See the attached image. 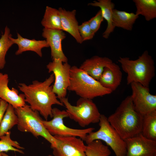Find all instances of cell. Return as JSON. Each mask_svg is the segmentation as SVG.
<instances>
[{
	"label": "cell",
	"mask_w": 156,
	"mask_h": 156,
	"mask_svg": "<svg viewBox=\"0 0 156 156\" xmlns=\"http://www.w3.org/2000/svg\"><path fill=\"white\" fill-rule=\"evenodd\" d=\"M54 81L52 73L43 82L36 80L29 85L20 83L18 85L19 90L24 95L25 102L33 110L39 113L46 120L49 116L52 117L53 105L64 106L53 92L51 85Z\"/></svg>",
	"instance_id": "cell-1"
},
{
	"label": "cell",
	"mask_w": 156,
	"mask_h": 156,
	"mask_svg": "<svg viewBox=\"0 0 156 156\" xmlns=\"http://www.w3.org/2000/svg\"><path fill=\"white\" fill-rule=\"evenodd\" d=\"M110 125L125 140L140 133L143 116L135 109L131 96H127L107 118Z\"/></svg>",
	"instance_id": "cell-2"
},
{
	"label": "cell",
	"mask_w": 156,
	"mask_h": 156,
	"mask_svg": "<svg viewBox=\"0 0 156 156\" xmlns=\"http://www.w3.org/2000/svg\"><path fill=\"white\" fill-rule=\"evenodd\" d=\"M118 61L127 74L128 85L136 82L149 87L151 80L155 76V68L154 61L147 51H144L135 60L120 57Z\"/></svg>",
	"instance_id": "cell-3"
},
{
	"label": "cell",
	"mask_w": 156,
	"mask_h": 156,
	"mask_svg": "<svg viewBox=\"0 0 156 156\" xmlns=\"http://www.w3.org/2000/svg\"><path fill=\"white\" fill-rule=\"evenodd\" d=\"M67 90L75 92L81 98L92 100L112 92L75 66L70 68V84Z\"/></svg>",
	"instance_id": "cell-4"
},
{
	"label": "cell",
	"mask_w": 156,
	"mask_h": 156,
	"mask_svg": "<svg viewBox=\"0 0 156 156\" xmlns=\"http://www.w3.org/2000/svg\"><path fill=\"white\" fill-rule=\"evenodd\" d=\"M18 118V129L23 132L31 133L34 136H41L50 143L51 148L55 147L58 141L51 135L42 123L39 113L33 110L28 105L15 109Z\"/></svg>",
	"instance_id": "cell-5"
},
{
	"label": "cell",
	"mask_w": 156,
	"mask_h": 156,
	"mask_svg": "<svg viewBox=\"0 0 156 156\" xmlns=\"http://www.w3.org/2000/svg\"><path fill=\"white\" fill-rule=\"evenodd\" d=\"M60 101L66 108L68 117L82 127L99 122L101 114L92 99L80 97L76 106L72 105L68 98H62Z\"/></svg>",
	"instance_id": "cell-6"
},
{
	"label": "cell",
	"mask_w": 156,
	"mask_h": 156,
	"mask_svg": "<svg viewBox=\"0 0 156 156\" xmlns=\"http://www.w3.org/2000/svg\"><path fill=\"white\" fill-rule=\"evenodd\" d=\"M99 122V129L92 131L86 135L84 140L86 144L96 140L103 141L112 148L116 156H125L126 153L125 141L110 125L107 117L104 115L101 114Z\"/></svg>",
	"instance_id": "cell-7"
},
{
	"label": "cell",
	"mask_w": 156,
	"mask_h": 156,
	"mask_svg": "<svg viewBox=\"0 0 156 156\" xmlns=\"http://www.w3.org/2000/svg\"><path fill=\"white\" fill-rule=\"evenodd\" d=\"M52 119L50 120H42V123L49 132L53 136H72L77 137L84 141L87 135L95 129L90 127L83 129H74L66 126L64 123V118L68 117L66 111L56 107L52 108Z\"/></svg>",
	"instance_id": "cell-8"
},
{
	"label": "cell",
	"mask_w": 156,
	"mask_h": 156,
	"mask_svg": "<svg viewBox=\"0 0 156 156\" xmlns=\"http://www.w3.org/2000/svg\"><path fill=\"white\" fill-rule=\"evenodd\" d=\"M46 67L48 72H52L54 75L53 92L60 100L66 97L70 84L71 66L68 62L63 63L60 59H55L49 62Z\"/></svg>",
	"instance_id": "cell-9"
},
{
	"label": "cell",
	"mask_w": 156,
	"mask_h": 156,
	"mask_svg": "<svg viewBox=\"0 0 156 156\" xmlns=\"http://www.w3.org/2000/svg\"><path fill=\"white\" fill-rule=\"evenodd\" d=\"M130 85L131 96L135 110L142 116L156 111V95L150 93L149 87L136 82Z\"/></svg>",
	"instance_id": "cell-10"
},
{
	"label": "cell",
	"mask_w": 156,
	"mask_h": 156,
	"mask_svg": "<svg viewBox=\"0 0 156 156\" xmlns=\"http://www.w3.org/2000/svg\"><path fill=\"white\" fill-rule=\"evenodd\" d=\"M57 140L56 146L52 149L54 156H86V145L77 137L53 136Z\"/></svg>",
	"instance_id": "cell-11"
},
{
	"label": "cell",
	"mask_w": 156,
	"mask_h": 156,
	"mask_svg": "<svg viewBox=\"0 0 156 156\" xmlns=\"http://www.w3.org/2000/svg\"><path fill=\"white\" fill-rule=\"evenodd\" d=\"M125 141V156H156V141L146 138L141 133Z\"/></svg>",
	"instance_id": "cell-12"
},
{
	"label": "cell",
	"mask_w": 156,
	"mask_h": 156,
	"mask_svg": "<svg viewBox=\"0 0 156 156\" xmlns=\"http://www.w3.org/2000/svg\"><path fill=\"white\" fill-rule=\"evenodd\" d=\"M42 36L46 39L51 48L52 60L60 59L63 63L68 62V58L64 53L62 47V41L66 37L64 31L44 28Z\"/></svg>",
	"instance_id": "cell-13"
},
{
	"label": "cell",
	"mask_w": 156,
	"mask_h": 156,
	"mask_svg": "<svg viewBox=\"0 0 156 156\" xmlns=\"http://www.w3.org/2000/svg\"><path fill=\"white\" fill-rule=\"evenodd\" d=\"M9 80L7 74L0 73V99L11 105L14 109L25 106L26 104L24 95L19 94L15 88L10 89L8 86Z\"/></svg>",
	"instance_id": "cell-14"
},
{
	"label": "cell",
	"mask_w": 156,
	"mask_h": 156,
	"mask_svg": "<svg viewBox=\"0 0 156 156\" xmlns=\"http://www.w3.org/2000/svg\"><path fill=\"white\" fill-rule=\"evenodd\" d=\"M112 62V60L107 57L95 55L86 59L79 68L91 77L98 81L105 67Z\"/></svg>",
	"instance_id": "cell-15"
},
{
	"label": "cell",
	"mask_w": 156,
	"mask_h": 156,
	"mask_svg": "<svg viewBox=\"0 0 156 156\" xmlns=\"http://www.w3.org/2000/svg\"><path fill=\"white\" fill-rule=\"evenodd\" d=\"M122 77L119 66L113 62L105 67L98 81L102 86L112 92L120 85Z\"/></svg>",
	"instance_id": "cell-16"
},
{
	"label": "cell",
	"mask_w": 156,
	"mask_h": 156,
	"mask_svg": "<svg viewBox=\"0 0 156 156\" xmlns=\"http://www.w3.org/2000/svg\"><path fill=\"white\" fill-rule=\"evenodd\" d=\"M61 22L62 30L69 34L77 42L81 44L83 41L79 34V24L76 18V10L67 11L62 8L58 9Z\"/></svg>",
	"instance_id": "cell-17"
},
{
	"label": "cell",
	"mask_w": 156,
	"mask_h": 156,
	"mask_svg": "<svg viewBox=\"0 0 156 156\" xmlns=\"http://www.w3.org/2000/svg\"><path fill=\"white\" fill-rule=\"evenodd\" d=\"M10 39L14 44H16L18 46V49L15 53L16 55H20L26 51H31L35 52L41 57L42 56V49L49 47L46 40L29 39L23 37L18 33L16 38H13L11 36Z\"/></svg>",
	"instance_id": "cell-18"
},
{
	"label": "cell",
	"mask_w": 156,
	"mask_h": 156,
	"mask_svg": "<svg viewBox=\"0 0 156 156\" xmlns=\"http://www.w3.org/2000/svg\"><path fill=\"white\" fill-rule=\"evenodd\" d=\"M88 5L100 8L103 17L107 22V27L102 36L105 38H108L115 28L113 24L112 18L113 10L114 9V4L111 0H98L89 3Z\"/></svg>",
	"instance_id": "cell-19"
},
{
	"label": "cell",
	"mask_w": 156,
	"mask_h": 156,
	"mask_svg": "<svg viewBox=\"0 0 156 156\" xmlns=\"http://www.w3.org/2000/svg\"><path fill=\"white\" fill-rule=\"evenodd\" d=\"M138 17V16L133 12H128L114 9L113 10V22L115 27H120L131 31Z\"/></svg>",
	"instance_id": "cell-20"
},
{
	"label": "cell",
	"mask_w": 156,
	"mask_h": 156,
	"mask_svg": "<svg viewBox=\"0 0 156 156\" xmlns=\"http://www.w3.org/2000/svg\"><path fill=\"white\" fill-rule=\"evenodd\" d=\"M41 24L46 29L62 30L58 10L49 6L46 7Z\"/></svg>",
	"instance_id": "cell-21"
},
{
	"label": "cell",
	"mask_w": 156,
	"mask_h": 156,
	"mask_svg": "<svg viewBox=\"0 0 156 156\" xmlns=\"http://www.w3.org/2000/svg\"><path fill=\"white\" fill-rule=\"evenodd\" d=\"M138 16L142 15L147 21L156 18V0H133Z\"/></svg>",
	"instance_id": "cell-22"
},
{
	"label": "cell",
	"mask_w": 156,
	"mask_h": 156,
	"mask_svg": "<svg viewBox=\"0 0 156 156\" xmlns=\"http://www.w3.org/2000/svg\"><path fill=\"white\" fill-rule=\"evenodd\" d=\"M141 133L146 138L156 141V111L143 116Z\"/></svg>",
	"instance_id": "cell-23"
},
{
	"label": "cell",
	"mask_w": 156,
	"mask_h": 156,
	"mask_svg": "<svg viewBox=\"0 0 156 156\" xmlns=\"http://www.w3.org/2000/svg\"><path fill=\"white\" fill-rule=\"evenodd\" d=\"M18 122V118L14 108L8 104L0 124V137L4 135L14 126L17 125Z\"/></svg>",
	"instance_id": "cell-24"
},
{
	"label": "cell",
	"mask_w": 156,
	"mask_h": 156,
	"mask_svg": "<svg viewBox=\"0 0 156 156\" xmlns=\"http://www.w3.org/2000/svg\"><path fill=\"white\" fill-rule=\"evenodd\" d=\"M87 144L85 152L86 156H109L111 154L108 146L100 140H95Z\"/></svg>",
	"instance_id": "cell-25"
},
{
	"label": "cell",
	"mask_w": 156,
	"mask_h": 156,
	"mask_svg": "<svg viewBox=\"0 0 156 156\" xmlns=\"http://www.w3.org/2000/svg\"><path fill=\"white\" fill-rule=\"evenodd\" d=\"M10 29L6 26L4 33L0 38V69L4 68L6 63L5 55L9 48L14 44L10 39Z\"/></svg>",
	"instance_id": "cell-26"
},
{
	"label": "cell",
	"mask_w": 156,
	"mask_h": 156,
	"mask_svg": "<svg viewBox=\"0 0 156 156\" xmlns=\"http://www.w3.org/2000/svg\"><path fill=\"white\" fill-rule=\"evenodd\" d=\"M11 132L10 131L0 137V156H2V152L12 151L17 152L24 154V152L21 150L24 148L20 146L16 141L12 140L10 138Z\"/></svg>",
	"instance_id": "cell-27"
},
{
	"label": "cell",
	"mask_w": 156,
	"mask_h": 156,
	"mask_svg": "<svg viewBox=\"0 0 156 156\" xmlns=\"http://www.w3.org/2000/svg\"><path fill=\"white\" fill-rule=\"evenodd\" d=\"M78 30L83 42L92 39L95 35L91 29L88 21H85L79 25Z\"/></svg>",
	"instance_id": "cell-28"
},
{
	"label": "cell",
	"mask_w": 156,
	"mask_h": 156,
	"mask_svg": "<svg viewBox=\"0 0 156 156\" xmlns=\"http://www.w3.org/2000/svg\"><path fill=\"white\" fill-rule=\"evenodd\" d=\"M104 19L101 11L100 10L94 16L88 20L91 29L94 34L99 29L101 24Z\"/></svg>",
	"instance_id": "cell-29"
},
{
	"label": "cell",
	"mask_w": 156,
	"mask_h": 156,
	"mask_svg": "<svg viewBox=\"0 0 156 156\" xmlns=\"http://www.w3.org/2000/svg\"><path fill=\"white\" fill-rule=\"evenodd\" d=\"M8 103L1 99L0 101V124L8 105Z\"/></svg>",
	"instance_id": "cell-30"
},
{
	"label": "cell",
	"mask_w": 156,
	"mask_h": 156,
	"mask_svg": "<svg viewBox=\"0 0 156 156\" xmlns=\"http://www.w3.org/2000/svg\"><path fill=\"white\" fill-rule=\"evenodd\" d=\"M1 154L2 156H9L8 154H7L6 153L4 152L2 153H1ZM14 156H17L16 155H15Z\"/></svg>",
	"instance_id": "cell-31"
},
{
	"label": "cell",
	"mask_w": 156,
	"mask_h": 156,
	"mask_svg": "<svg viewBox=\"0 0 156 156\" xmlns=\"http://www.w3.org/2000/svg\"><path fill=\"white\" fill-rule=\"evenodd\" d=\"M47 156H52L51 155H49Z\"/></svg>",
	"instance_id": "cell-32"
},
{
	"label": "cell",
	"mask_w": 156,
	"mask_h": 156,
	"mask_svg": "<svg viewBox=\"0 0 156 156\" xmlns=\"http://www.w3.org/2000/svg\"><path fill=\"white\" fill-rule=\"evenodd\" d=\"M1 99H0V101H1Z\"/></svg>",
	"instance_id": "cell-33"
}]
</instances>
